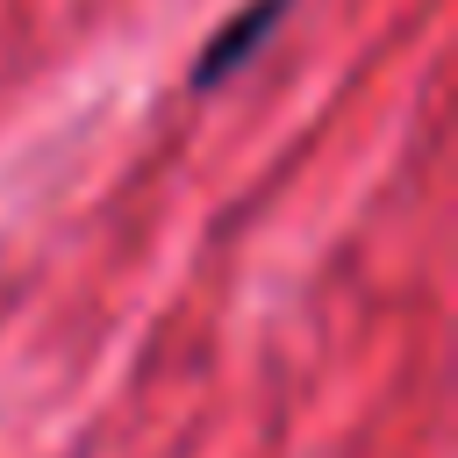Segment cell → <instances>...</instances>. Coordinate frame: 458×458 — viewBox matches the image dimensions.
<instances>
[{"instance_id":"6da1fadb","label":"cell","mask_w":458,"mask_h":458,"mask_svg":"<svg viewBox=\"0 0 458 458\" xmlns=\"http://www.w3.org/2000/svg\"><path fill=\"white\" fill-rule=\"evenodd\" d=\"M293 14V0H243L215 36H208V50L193 57V93H215V86H229L272 36H279V21Z\"/></svg>"}]
</instances>
